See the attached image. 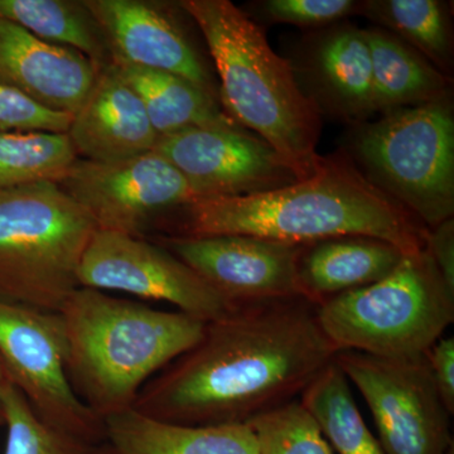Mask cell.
I'll return each mask as SVG.
<instances>
[{"mask_svg":"<svg viewBox=\"0 0 454 454\" xmlns=\"http://www.w3.org/2000/svg\"><path fill=\"white\" fill-rule=\"evenodd\" d=\"M360 13L395 33L396 37L434 66L447 70L452 59V35L446 9L437 0H370Z\"/></svg>","mask_w":454,"mask_h":454,"instance_id":"obj_24","label":"cell"},{"mask_svg":"<svg viewBox=\"0 0 454 454\" xmlns=\"http://www.w3.org/2000/svg\"><path fill=\"white\" fill-rule=\"evenodd\" d=\"M259 454H333L312 415L300 399L250 420Z\"/></svg>","mask_w":454,"mask_h":454,"instance_id":"obj_26","label":"cell"},{"mask_svg":"<svg viewBox=\"0 0 454 454\" xmlns=\"http://www.w3.org/2000/svg\"><path fill=\"white\" fill-rule=\"evenodd\" d=\"M160 245L231 304L301 297L298 265L307 245L247 235L170 236Z\"/></svg>","mask_w":454,"mask_h":454,"instance_id":"obj_13","label":"cell"},{"mask_svg":"<svg viewBox=\"0 0 454 454\" xmlns=\"http://www.w3.org/2000/svg\"><path fill=\"white\" fill-rule=\"evenodd\" d=\"M262 16L276 23L300 27H325L360 13L361 2L354 0H267Z\"/></svg>","mask_w":454,"mask_h":454,"instance_id":"obj_29","label":"cell"},{"mask_svg":"<svg viewBox=\"0 0 454 454\" xmlns=\"http://www.w3.org/2000/svg\"><path fill=\"white\" fill-rule=\"evenodd\" d=\"M59 316L66 376L103 422L133 409L146 382L195 346L206 325L179 310H158L83 286Z\"/></svg>","mask_w":454,"mask_h":454,"instance_id":"obj_3","label":"cell"},{"mask_svg":"<svg viewBox=\"0 0 454 454\" xmlns=\"http://www.w3.org/2000/svg\"><path fill=\"white\" fill-rule=\"evenodd\" d=\"M220 77L227 115L258 134L288 164L298 181L318 168V106L298 82L294 66L274 52L265 33L230 0H184Z\"/></svg>","mask_w":454,"mask_h":454,"instance_id":"obj_4","label":"cell"},{"mask_svg":"<svg viewBox=\"0 0 454 454\" xmlns=\"http://www.w3.org/2000/svg\"><path fill=\"white\" fill-rule=\"evenodd\" d=\"M337 352L306 298L235 304L146 382L133 409L184 426L247 424L298 399Z\"/></svg>","mask_w":454,"mask_h":454,"instance_id":"obj_1","label":"cell"},{"mask_svg":"<svg viewBox=\"0 0 454 454\" xmlns=\"http://www.w3.org/2000/svg\"><path fill=\"white\" fill-rule=\"evenodd\" d=\"M301 64L307 95L319 112L358 125L376 113L365 29L351 25L325 29L306 44Z\"/></svg>","mask_w":454,"mask_h":454,"instance_id":"obj_17","label":"cell"},{"mask_svg":"<svg viewBox=\"0 0 454 454\" xmlns=\"http://www.w3.org/2000/svg\"><path fill=\"white\" fill-rule=\"evenodd\" d=\"M360 390L387 454H447L450 417L439 395L428 357H381L340 351L334 357Z\"/></svg>","mask_w":454,"mask_h":454,"instance_id":"obj_8","label":"cell"},{"mask_svg":"<svg viewBox=\"0 0 454 454\" xmlns=\"http://www.w3.org/2000/svg\"><path fill=\"white\" fill-rule=\"evenodd\" d=\"M325 441L339 454H387L358 411L348 380L336 361L322 370L301 394Z\"/></svg>","mask_w":454,"mask_h":454,"instance_id":"obj_23","label":"cell"},{"mask_svg":"<svg viewBox=\"0 0 454 454\" xmlns=\"http://www.w3.org/2000/svg\"><path fill=\"white\" fill-rule=\"evenodd\" d=\"M73 115L41 106L17 90L0 83V133L47 131L67 133Z\"/></svg>","mask_w":454,"mask_h":454,"instance_id":"obj_28","label":"cell"},{"mask_svg":"<svg viewBox=\"0 0 454 454\" xmlns=\"http://www.w3.org/2000/svg\"><path fill=\"white\" fill-rule=\"evenodd\" d=\"M365 35L372 55L376 113L448 97L447 77L413 47L384 29H365Z\"/></svg>","mask_w":454,"mask_h":454,"instance_id":"obj_21","label":"cell"},{"mask_svg":"<svg viewBox=\"0 0 454 454\" xmlns=\"http://www.w3.org/2000/svg\"><path fill=\"white\" fill-rule=\"evenodd\" d=\"M317 316L339 352L422 356L453 324L454 291L424 247L384 279L322 301Z\"/></svg>","mask_w":454,"mask_h":454,"instance_id":"obj_6","label":"cell"},{"mask_svg":"<svg viewBox=\"0 0 454 454\" xmlns=\"http://www.w3.org/2000/svg\"><path fill=\"white\" fill-rule=\"evenodd\" d=\"M351 149L373 186L427 229L453 219L454 116L448 97L358 125Z\"/></svg>","mask_w":454,"mask_h":454,"instance_id":"obj_7","label":"cell"},{"mask_svg":"<svg viewBox=\"0 0 454 454\" xmlns=\"http://www.w3.org/2000/svg\"><path fill=\"white\" fill-rule=\"evenodd\" d=\"M184 208L182 236L247 235L298 245L366 236L404 254L426 247L427 229L343 155L322 157L315 175L289 186L197 200Z\"/></svg>","mask_w":454,"mask_h":454,"instance_id":"obj_2","label":"cell"},{"mask_svg":"<svg viewBox=\"0 0 454 454\" xmlns=\"http://www.w3.org/2000/svg\"><path fill=\"white\" fill-rule=\"evenodd\" d=\"M405 254L366 236H342L307 245L298 265L301 297L316 306L389 276Z\"/></svg>","mask_w":454,"mask_h":454,"instance_id":"obj_18","label":"cell"},{"mask_svg":"<svg viewBox=\"0 0 454 454\" xmlns=\"http://www.w3.org/2000/svg\"><path fill=\"white\" fill-rule=\"evenodd\" d=\"M66 133H0V192L37 182H56L77 160Z\"/></svg>","mask_w":454,"mask_h":454,"instance_id":"obj_25","label":"cell"},{"mask_svg":"<svg viewBox=\"0 0 454 454\" xmlns=\"http://www.w3.org/2000/svg\"><path fill=\"white\" fill-rule=\"evenodd\" d=\"M113 64L142 98L158 138L195 128L240 127L223 112L215 95L184 77L121 61Z\"/></svg>","mask_w":454,"mask_h":454,"instance_id":"obj_20","label":"cell"},{"mask_svg":"<svg viewBox=\"0 0 454 454\" xmlns=\"http://www.w3.org/2000/svg\"><path fill=\"white\" fill-rule=\"evenodd\" d=\"M447 454H454V448H452V450H450Z\"/></svg>","mask_w":454,"mask_h":454,"instance_id":"obj_34","label":"cell"},{"mask_svg":"<svg viewBox=\"0 0 454 454\" xmlns=\"http://www.w3.org/2000/svg\"><path fill=\"white\" fill-rule=\"evenodd\" d=\"M88 454H118L115 452V450L112 446H110L107 442H104V443L98 444V446H94L90 450Z\"/></svg>","mask_w":454,"mask_h":454,"instance_id":"obj_33","label":"cell"},{"mask_svg":"<svg viewBox=\"0 0 454 454\" xmlns=\"http://www.w3.org/2000/svg\"><path fill=\"white\" fill-rule=\"evenodd\" d=\"M113 61L177 74L216 97L201 56L166 7L145 0H83Z\"/></svg>","mask_w":454,"mask_h":454,"instance_id":"obj_14","label":"cell"},{"mask_svg":"<svg viewBox=\"0 0 454 454\" xmlns=\"http://www.w3.org/2000/svg\"><path fill=\"white\" fill-rule=\"evenodd\" d=\"M0 18L41 40L77 51L98 67L113 62L106 35L83 2L0 0Z\"/></svg>","mask_w":454,"mask_h":454,"instance_id":"obj_22","label":"cell"},{"mask_svg":"<svg viewBox=\"0 0 454 454\" xmlns=\"http://www.w3.org/2000/svg\"><path fill=\"white\" fill-rule=\"evenodd\" d=\"M433 380L447 411L454 414V339H439L427 352Z\"/></svg>","mask_w":454,"mask_h":454,"instance_id":"obj_30","label":"cell"},{"mask_svg":"<svg viewBox=\"0 0 454 454\" xmlns=\"http://www.w3.org/2000/svg\"><path fill=\"white\" fill-rule=\"evenodd\" d=\"M59 313L0 300V357L35 414L90 446L106 442V426L74 393L65 372Z\"/></svg>","mask_w":454,"mask_h":454,"instance_id":"obj_9","label":"cell"},{"mask_svg":"<svg viewBox=\"0 0 454 454\" xmlns=\"http://www.w3.org/2000/svg\"><path fill=\"white\" fill-rule=\"evenodd\" d=\"M100 68L77 51L41 40L0 18V83L41 106L73 115Z\"/></svg>","mask_w":454,"mask_h":454,"instance_id":"obj_16","label":"cell"},{"mask_svg":"<svg viewBox=\"0 0 454 454\" xmlns=\"http://www.w3.org/2000/svg\"><path fill=\"white\" fill-rule=\"evenodd\" d=\"M106 442L118 454H259L249 424L184 426L130 409L104 420Z\"/></svg>","mask_w":454,"mask_h":454,"instance_id":"obj_19","label":"cell"},{"mask_svg":"<svg viewBox=\"0 0 454 454\" xmlns=\"http://www.w3.org/2000/svg\"><path fill=\"white\" fill-rule=\"evenodd\" d=\"M59 184L98 230L133 236L154 217L196 201L187 179L154 151L113 163L77 158Z\"/></svg>","mask_w":454,"mask_h":454,"instance_id":"obj_11","label":"cell"},{"mask_svg":"<svg viewBox=\"0 0 454 454\" xmlns=\"http://www.w3.org/2000/svg\"><path fill=\"white\" fill-rule=\"evenodd\" d=\"M79 284L167 301L203 324L235 307L162 245L121 232L97 230L80 264Z\"/></svg>","mask_w":454,"mask_h":454,"instance_id":"obj_10","label":"cell"},{"mask_svg":"<svg viewBox=\"0 0 454 454\" xmlns=\"http://www.w3.org/2000/svg\"><path fill=\"white\" fill-rule=\"evenodd\" d=\"M11 382V375H9L7 367H5L2 357H0V426H4V403H3V396H4L5 387Z\"/></svg>","mask_w":454,"mask_h":454,"instance_id":"obj_32","label":"cell"},{"mask_svg":"<svg viewBox=\"0 0 454 454\" xmlns=\"http://www.w3.org/2000/svg\"><path fill=\"white\" fill-rule=\"evenodd\" d=\"M66 134L77 157L100 163L148 153L158 140L142 98L113 62L98 70Z\"/></svg>","mask_w":454,"mask_h":454,"instance_id":"obj_15","label":"cell"},{"mask_svg":"<svg viewBox=\"0 0 454 454\" xmlns=\"http://www.w3.org/2000/svg\"><path fill=\"white\" fill-rule=\"evenodd\" d=\"M98 227L56 182L0 192V300L59 313Z\"/></svg>","mask_w":454,"mask_h":454,"instance_id":"obj_5","label":"cell"},{"mask_svg":"<svg viewBox=\"0 0 454 454\" xmlns=\"http://www.w3.org/2000/svg\"><path fill=\"white\" fill-rule=\"evenodd\" d=\"M153 151L187 179L196 201L267 192L298 181L268 143L241 127L178 131L160 137Z\"/></svg>","mask_w":454,"mask_h":454,"instance_id":"obj_12","label":"cell"},{"mask_svg":"<svg viewBox=\"0 0 454 454\" xmlns=\"http://www.w3.org/2000/svg\"><path fill=\"white\" fill-rule=\"evenodd\" d=\"M3 403L4 454H88L94 447L44 423L13 382L5 387Z\"/></svg>","mask_w":454,"mask_h":454,"instance_id":"obj_27","label":"cell"},{"mask_svg":"<svg viewBox=\"0 0 454 454\" xmlns=\"http://www.w3.org/2000/svg\"><path fill=\"white\" fill-rule=\"evenodd\" d=\"M426 247L444 282L454 291V220L427 229Z\"/></svg>","mask_w":454,"mask_h":454,"instance_id":"obj_31","label":"cell"}]
</instances>
